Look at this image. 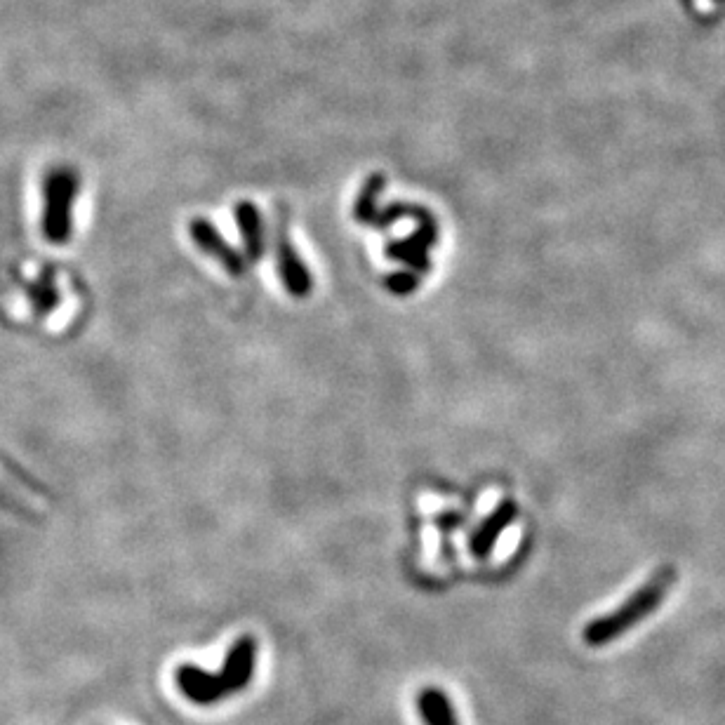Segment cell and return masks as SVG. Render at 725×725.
<instances>
[{"mask_svg":"<svg viewBox=\"0 0 725 725\" xmlns=\"http://www.w3.org/2000/svg\"><path fill=\"white\" fill-rule=\"evenodd\" d=\"M236 222L243 234L245 252L248 259H259L264 252V234H262V219L252 203H238L236 208Z\"/></svg>","mask_w":725,"mask_h":725,"instance_id":"obj_8","label":"cell"},{"mask_svg":"<svg viewBox=\"0 0 725 725\" xmlns=\"http://www.w3.org/2000/svg\"><path fill=\"white\" fill-rule=\"evenodd\" d=\"M511 516H514V514H511ZM511 516L504 514V511H502V514H495V516L490 518V521H485L481 525V530H478L476 535L471 537V554L478 556V558L488 556L490 554V547H492V544H495L497 535H500L502 525L509 523Z\"/></svg>","mask_w":725,"mask_h":725,"instance_id":"obj_9","label":"cell"},{"mask_svg":"<svg viewBox=\"0 0 725 725\" xmlns=\"http://www.w3.org/2000/svg\"><path fill=\"white\" fill-rule=\"evenodd\" d=\"M417 709L424 725H460L457 709L441 688H424L417 697Z\"/></svg>","mask_w":725,"mask_h":725,"instance_id":"obj_7","label":"cell"},{"mask_svg":"<svg viewBox=\"0 0 725 725\" xmlns=\"http://www.w3.org/2000/svg\"><path fill=\"white\" fill-rule=\"evenodd\" d=\"M255 664H257V641L252 636H241L231 643V648L226 650L222 671H219V681H222L226 697L236 695L245 690L255 676Z\"/></svg>","mask_w":725,"mask_h":725,"instance_id":"obj_3","label":"cell"},{"mask_svg":"<svg viewBox=\"0 0 725 725\" xmlns=\"http://www.w3.org/2000/svg\"><path fill=\"white\" fill-rule=\"evenodd\" d=\"M278 274H281L285 290L292 297H307L311 292V276L307 271V264L299 259L285 234L278 238Z\"/></svg>","mask_w":725,"mask_h":725,"instance_id":"obj_6","label":"cell"},{"mask_svg":"<svg viewBox=\"0 0 725 725\" xmlns=\"http://www.w3.org/2000/svg\"><path fill=\"white\" fill-rule=\"evenodd\" d=\"M78 191V177L71 170H55L45 182L43 231L52 243L71 236V205Z\"/></svg>","mask_w":725,"mask_h":725,"instance_id":"obj_2","label":"cell"},{"mask_svg":"<svg viewBox=\"0 0 725 725\" xmlns=\"http://www.w3.org/2000/svg\"><path fill=\"white\" fill-rule=\"evenodd\" d=\"M389 285H391V290L398 292V295H408L410 290H415L417 281H415V276H410V274H398L394 278H389Z\"/></svg>","mask_w":725,"mask_h":725,"instance_id":"obj_10","label":"cell"},{"mask_svg":"<svg viewBox=\"0 0 725 725\" xmlns=\"http://www.w3.org/2000/svg\"><path fill=\"white\" fill-rule=\"evenodd\" d=\"M189 234L194 238L198 248H201L205 255L215 257L219 264L224 266V271H229L231 276H241L245 271V257L238 255V252L226 245V241L219 236V231L210 222H205L203 217H196L194 222L189 224Z\"/></svg>","mask_w":725,"mask_h":725,"instance_id":"obj_5","label":"cell"},{"mask_svg":"<svg viewBox=\"0 0 725 725\" xmlns=\"http://www.w3.org/2000/svg\"><path fill=\"white\" fill-rule=\"evenodd\" d=\"M671 584H674V572L669 568L657 572L653 580L638 589L627 603H622L610 615H603L598 620L589 622L582 631L584 643L591 645V648H603V645L613 643L615 638H620L622 634L634 629L638 622L648 620L660 608L664 598H667Z\"/></svg>","mask_w":725,"mask_h":725,"instance_id":"obj_1","label":"cell"},{"mask_svg":"<svg viewBox=\"0 0 725 725\" xmlns=\"http://www.w3.org/2000/svg\"><path fill=\"white\" fill-rule=\"evenodd\" d=\"M175 683L186 700L198 707H212L219 700H224L226 690L217 674H210L196 664H179L175 671Z\"/></svg>","mask_w":725,"mask_h":725,"instance_id":"obj_4","label":"cell"}]
</instances>
